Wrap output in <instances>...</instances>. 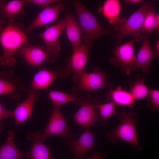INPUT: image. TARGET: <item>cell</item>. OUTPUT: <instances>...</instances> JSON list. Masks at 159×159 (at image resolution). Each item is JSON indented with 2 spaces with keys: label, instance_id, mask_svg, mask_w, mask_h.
Returning a JSON list of instances; mask_svg holds the SVG:
<instances>
[{
  "label": "cell",
  "instance_id": "6da1fadb",
  "mask_svg": "<svg viewBox=\"0 0 159 159\" xmlns=\"http://www.w3.org/2000/svg\"><path fill=\"white\" fill-rule=\"evenodd\" d=\"M0 32V44L3 49L0 65L11 66L15 63L17 51L28 42V37L24 29L16 22L10 21Z\"/></svg>",
  "mask_w": 159,
  "mask_h": 159
},
{
  "label": "cell",
  "instance_id": "7a4b0ae2",
  "mask_svg": "<svg viewBox=\"0 0 159 159\" xmlns=\"http://www.w3.org/2000/svg\"><path fill=\"white\" fill-rule=\"evenodd\" d=\"M118 119L119 124L115 129L107 132L106 137L112 144L121 140L137 150H142L143 148L139 142L135 127L138 119V115L133 111H123L119 115Z\"/></svg>",
  "mask_w": 159,
  "mask_h": 159
},
{
  "label": "cell",
  "instance_id": "3957f363",
  "mask_svg": "<svg viewBox=\"0 0 159 159\" xmlns=\"http://www.w3.org/2000/svg\"><path fill=\"white\" fill-rule=\"evenodd\" d=\"M74 4L78 24L82 32V39L90 49L95 40L108 34L110 31L100 24L96 17L81 2L75 1Z\"/></svg>",
  "mask_w": 159,
  "mask_h": 159
},
{
  "label": "cell",
  "instance_id": "277c9868",
  "mask_svg": "<svg viewBox=\"0 0 159 159\" xmlns=\"http://www.w3.org/2000/svg\"><path fill=\"white\" fill-rule=\"evenodd\" d=\"M153 6L151 1H143L141 6L115 30L114 36L119 44L121 43L122 37L125 36H133L137 41L143 39L141 31L144 19L148 11Z\"/></svg>",
  "mask_w": 159,
  "mask_h": 159
},
{
  "label": "cell",
  "instance_id": "5b68a950",
  "mask_svg": "<svg viewBox=\"0 0 159 159\" xmlns=\"http://www.w3.org/2000/svg\"><path fill=\"white\" fill-rule=\"evenodd\" d=\"M112 52L113 56L109 60L111 64L119 68L127 74L136 70V57L134 53V39L116 46Z\"/></svg>",
  "mask_w": 159,
  "mask_h": 159
},
{
  "label": "cell",
  "instance_id": "8992f818",
  "mask_svg": "<svg viewBox=\"0 0 159 159\" xmlns=\"http://www.w3.org/2000/svg\"><path fill=\"white\" fill-rule=\"evenodd\" d=\"M59 107L53 105V109L48 123L42 133L39 131V137L43 141L47 138L59 136L68 139L72 136V131L67 126V121L62 114Z\"/></svg>",
  "mask_w": 159,
  "mask_h": 159
},
{
  "label": "cell",
  "instance_id": "52a82bcc",
  "mask_svg": "<svg viewBox=\"0 0 159 159\" xmlns=\"http://www.w3.org/2000/svg\"><path fill=\"white\" fill-rule=\"evenodd\" d=\"M76 83L77 85L73 88L72 91L73 94L77 95L82 90L90 92L110 86L105 73L98 69L89 73L85 70L81 74Z\"/></svg>",
  "mask_w": 159,
  "mask_h": 159
},
{
  "label": "cell",
  "instance_id": "ba28073f",
  "mask_svg": "<svg viewBox=\"0 0 159 159\" xmlns=\"http://www.w3.org/2000/svg\"><path fill=\"white\" fill-rule=\"evenodd\" d=\"M100 101L97 98L92 99L89 94L85 97L79 105L80 107L74 116L77 123L86 128L92 126L97 122H99L100 117L96 106L100 103Z\"/></svg>",
  "mask_w": 159,
  "mask_h": 159
},
{
  "label": "cell",
  "instance_id": "9c48e42d",
  "mask_svg": "<svg viewBox=\"0 0 159 159\" xmlns=\"http://www.w3.org/2000/svg\"><path fill=\"white\" fill-rule=\"evenodd\" d=\"M16 54L33 67H39L47 61L53 62L57 59L47 51L45 46L31 45L28 42L22 46Z\"/></svg>",
  "mask_w": 159,
  "mask_h": 159
},
{
  "label": "cell",
  "instance_id": "30bf717a",
  "mask_svg": "<svg viewBox=\"0 0 159 159\" xmlns=\"http://www.w3.org/2000/svg\"><path fill=\"white\" fill-rule=\"evenodd\" d=\"M29 88L15 75L13 70L0 71V95H9L11 99L19 100L21 93Z\"/></svg>",
  "mask_w": 159,
  "mask_h": 159
},
{
  "label": "cell",
  "instance_id": "8fae6325",
  "mask_svg": "<svg viewBox=\"0 0 159 159\" xmlns=\"http://www.w3.org/2000/svg\"><path fill=\"white\" fill-rule=\"evenodd\" d=\"M89 49L83 43L79 46L72 49V53L63 67L67 73H73V81L76 82L81 74L86 70L85 67L88 58Z\"/></svg>",
  "mask_w": 159,
  "mask_h": 159
},
{
  "label": "cell",
  "instance_id": "7c38bea8",
  "mask_svg": "<svg viewBox=\"0 0 159 159\" xmlns=\"http://www.w3.org/2000/svg\"><path fill=\"white\" fill-rule=\"evenodd\" d=\"M64 28V19L61 18L56 24L47 28L39 36L45 44L47 51L57 59L61 49L59 39Z\"/></svg>",
  "mask_w": 159,
  "mask_h": 159
},
{
  "label": "cell",
  "instance_id": "4fadbf2b",
  "mask_svg": "<svg viewBox=\"0 0 159 159\" xmlns=\"http://www.w3.org/2000/svg\"><path fill=\"white\" fill-rule=\"evenodd\" d=\"M65 5L60 1L42 9L38 13L30 24L24 29L26 34L37 27L52 23L59 18V14L65 8Z\"/></svg>",
  "mask_w": 159,
  "mask_h": 159
},
{
  "label": "cell",
  "instance_id": "5bb4252c",
  "mask_svg": "<svg viewBox=\"0 0 159 159\" xmlns=\"http://www.w3.org/2000/svg\"><path fill=\"white\" fill-rule=\"evenodd\" d=\"M69 75L63 68L53 69L44 68L39 70L34 75L29 87L38 90L46 89L57 77H64Z\"/></svg>",
  "mask_w": 159,
  "mask_h": 159
},
{
  "label": "cell",
  "instance_id": "9a60e30c",
  "mask_svg": "<svg viewBox=\"0 0 159 159\" xmlns=\"http://www.w3.org/2000/svg\"><path fill=\"white\" fill-rule=\"evenodd\" d=\"M95 135L90 128H85L77 140L67 139L70 148L76 159H83L86 154L95 145Z\"/></svg>",
  "mask_w": 159,
  "mask_h": 159
},
{
  "label": "cell",
  "instance_id": "2e32d148",
  "mask_svg": "<svg viewBox=\"0 0 159 159\" xmlns=\"http://www.w3.org/2000/svg\"><path fill=\"white\" fill-rule=\"evenodd\" d=\"M27 97L23 102L17 104L13 111L15 126L28 120L31 116L34 104L39 100L40 92L39 90L29 88Z\"/></svg>",
  "mask_w": 159,
  "mask_h": 159
},
{
  "label": "cell",
  "instance_id": "e0dca14e",
  "mask_svg": "<svg viewBox=\"0 0 159 159\" xmlns=\"http://www.w3.org/2000/svg\"><path fill=\"white\" fill-rule=\"evenodd\" d=\"M142 44L136 57L135 69H140L143 74H150L151 63L155 59L158 58V56L150 46L148 35L144 36Z\"/></svg>",
  "mask_w": 159,
  "mask_h": 159
},
{
  "label": "cell",
  "instance_id": "ac0fdd59",
  "mask_svg": "<svg viewBox=\"0 0 159 159\" xmlns=\"http://www.w3.org/2000/svg\"><path fill=\"white\" fill-rule=\"evenodd\" d=\"M25 0H12L6 3L0 7V22L1 24L9 21L16 22L25 14L24 6Z\"/></svg>",
  "mask_w": 159,
  "mask_h": 159
},
{
  "label": "cell",
  "instance_id": "d6986e66",
  "mask_svg": "<svg viewBox=\"0 0 159 159\" xmlns=\"http://www.w3.org/2000/svg\"><path fill=\"white\" fill-rule=\"evenodd\" d=\"M121 11V4L118 0H106L99 9V11L107 19L110 24L115 27V30L126 19L125 17L122 18L120 17Z\"/></svg>",
  "mask_w": 159,
  "mask_h": 159
},
{
  "label": "cell",
  "instance_id": "ffe728a7",
  "mask_svg": "<svg viewBox=\"0 0 159 159\" xmlns=\"http://www.w3.org/2000/svg\"><path fill=\"white\" fill-rule=\"evenodd\" d=\"M39 131L28 133L27 138L32 143L27 153L29 159H53L49 147L39 137Z\"/></svg>",
  "mask_w": 159,
  "mask_h": 159
},
{
  "label": "cell",
  "instance_id": "44dd1931",
  "mask_svg": "<svg viewBox=\"0 0 159 159\" xmlns=\"http://www.w3.org/2000/svg\"><path fill=\"white\" fill-rule=\"evenodd\" d=\"M64 22V31L72 46V49L80 46L82 32L78 24L70 13L67 14L63 18Z\"/></svg>",
  "mask_w": 159,
  "mask_h": 159
},
{
  "label": "cell",
  "instance_id": "7402d4cb",
  "mask_svg": "<svg viewBox=\"0 0 159 159\" xmlns=\"http://www.w3.org/2000/svg\"><path fill=\"white\" fill-rule=\"evenodd\" d=\"M14 132L10 130L5 142L0 146V159H19L27 158V153L21 152L14 142Z\"/></svg>",
  "mask_w": 159,
  "mask_h": 159
},
{
  "label": "cell",
  "instance_id": "603a6c76",
  "mask_svg": "<svg viewBox=\"0 0 159 159\" xmlns=\"http://www.w3.org/2000/svg\"><path fill=\"white\" fill-rule=\"evenodd\" d=\"M107 97L115 104L120 105L132 107L135 103V100L130 92L122 89L120 86L115 89H110Z\"/></svg>",
  "mask_w": 159,
  "mask_h": 159
},
{
  "label": "cell",
  "instance_id": "cb8c5ba5",
  "mask_svg": "<svg viewBox=\"0 0 159 159\" xmlns=\"http://www.w3.org/2000/svg\"><path fill=\"white\" fill-rule=\"evenodd\" d=\"M48 97L53 105L60 107L64 104L72 101L76 105L83 96L73 93L67 94L58 91L50 90Z\"/></svg>",
  "mask_w": 159,
  "mask_h": 159
},
{
  "label": "cell",
  "instance_id": "d4e9b609",
  "mask_svg": "<svg viewBox=\"0 0 159 159\" xmlns=\"http://www.w3.org/2000/svg\"><path fill=\"white\" fill-rule=\"evenodd\" d=\"M159 28V14L155 12L154 6L151 7L147 13L144 19L141 34L148 35L152 31H155L158 33Z\"/></svg>",
  "mask_w": 159,
  "mask_h": 159
},
{
  "label": "cell",
  "instance_id": "484cf974",
  "mask_svg": "<svg viewBox=\"0 0 159 159\" xmlns=\"http://www.w3.org/2000/svg\"><path fill=\"white\" fill-rule=\"evenodd\" d=\"M150 90L143 79H138L132 82L129 91L135 100L147 97L149 96Z\"/></svg>",
  "mask_w": 159,
  "mask_h": 159
},
{
  "label": "cell",
  "instance_id": "4316f807",
  "mask_svg": "<svg viewBox=\"0 0 159 159\" xmlns=\"http://www.w3.org/2000/svg\"><path fill=\"white\" fill-rule=\"evenodd\" d=\"M115 104L114 102L111 101L96 105L100 117L99 123L102 125H103L105 124L106 120L109 117L117 114Z\"/></svg>",
  "mask_w": 159,
  "mask_h": 159
},
{
  "label": "cell",
  "instance_id": "83f0119b",
  "mask_svg": "<svg viewBox=\"0 0 159 159\" xmlns=\"http://www.w3.org/2000/svg\"><path fill=\"white\" fill-rule=\"evenodd\" d=\"M150 99L148 102L149 107L153 111L159 110V91L155 89L150 90L149 96Z\"/></svg>",
  "mask_w": 159,
  "mask_h": 159
},
{
  "label": "cell",
  "instance_id": "f1b7e54d",
  "mask_svg": "<svg viewBox=\"0 0 159 159\" xmlns=\"http://www.w3.org/2000/svg\"><path fill=\"white\" fill-rule=\"evenodd\" d=\"M26 3L32 4L44 9L60 1L59 0H25Z\"/></svg>",
  "mask_w": 159,
  "mask_h": 159
},
{
  "label": "cell",
  "instance_id": "f546056e",
  "mask_svg": "<svg viewBox=\"0 0 159 159\" xmlns=\"http://www.w3.org/2000/svg\"><path fill=\"white\" fill-rule=\"evenodd\" d=\"M8 117L14 118L13 111L8 110L0 103V122Z\"/></svg>",
  "mask_w": 159,
  "mask_h": 159
},
{
  "label": "cell",
  "instance_id": "4dcf8cb0",
  "mask_svg": "<svg viewBox=\"0 0 159 159\" xmlns=\"http://www.w3.org/2000/svg\"><path fill=\"white\" fill-rule=\"evenodd\" d=\"M106 155L105 153H102L97 151H95L90 157L86 159H103Z\"/></svg>",
  "mask_w": 159,
  "mask_h": 159
},
{
  "label": "cell",
  "instance_id": "1f68e13d",
  "mask_svg": "<svg viewBox=\"0 0 159 159\" xmlns=\"http://www.w3.org/2000/svg\"><path fill=\"white\" fill-rule=\"evenodd\" d=\"M143 1L142 0H125L124 1L125 3L127 4H142Z\"/></svg>",
  "mask_w": 159,
  "mask_h": 159
},
{
  "label": "cell",
  "instance_id": "d6a6232c",
  "mask_svg": "<svg viewBox=\"0 0 159 159\" xmlns=\"http://www.w3.org/2000/svg\"><path fill=\"white\" fill-rule=\"evenodd\" d=\"M156 54L158 56L159 54V41L158 40L156 43L155 50H154Z\"/></svg>",
  "mask_w": 159,
  "mask_h": 159
},
{
  "label": "cell",
  "instance_id": "836d02e7",
  "mask_svg": "<svg viewBox=\"0 0 159 159\" xmlns=\"http://www.w3.org/2000/svg\"><path fill=\"white\" fill-rule=\"evenodd\" d=\"M6 3L4 0H0V7L4 5Z\"/></svg>",
  "mask_w": 159,
  "mask_h": 159
},
{
  "label": "cell",
  "instance_id": "e575fe53",
  "mask_svg": "<svg viewBox=\"0 0 159 159\" xmlns=\"http://www.w3.org/2000/svg\"><path fill=\"white\" fill-rule=\"evenodd\" d=\"M3 127V124L0 122V132H1L2 130Z\"/></svg>",
  "mask_w": 159,
  "mask_h": 159
},
{
  "label": "cell",
  "instance_id": "d590c367",
  "mask_svg": "<svg viewBox=\"0 0 159 159\" xmlns=\"http://www.w3.org/2000/svg\"><path fill=\"white\" fill-rule=\"evenodd\" d=\"M3 27L4 26L2 25V24L0 22V32L2 30Z\"/></svg>",
  "mask_w": 159,
  "mask_h": 159
}]
</instances>
